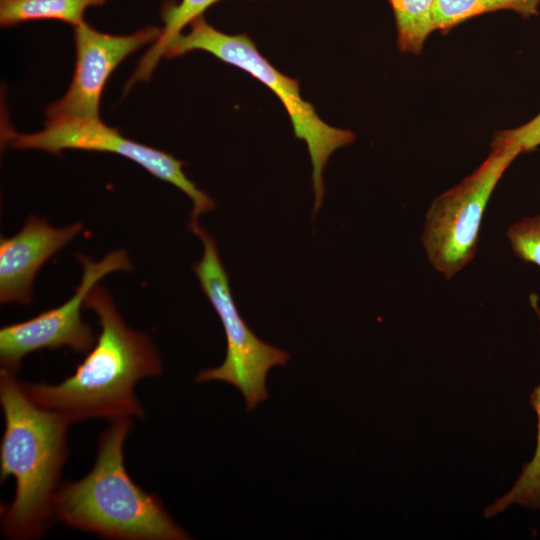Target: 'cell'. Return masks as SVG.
<instances>
[{"instance_id":"1","label":"cell","mask_w":540,"mask_h":540,"mask_svg":"<svg viewBox=\"0 0 540 540\" xmlns=\"http://www.w3.org/2000/svg\"><path fill=\"white\" fill-rule=\"evenodd\" d=\"M84 307L96 313L101 328L91 350L75 372L57 384L20 381L24 393L72 424L87 419L143 418L134 388L138 381L162 372L155 344L124 322L103 287L90 290Z\"/></svg>"},{"instance_id":"6","label":"cell","mask_w":540,"mask_h":540,"mask_svg":"<svg viewBox=\"0 0 540 540\" xmlns=\"http://www.w3.org/2000/svg\"><path fill=\"white\" fill-rule=\"evenodd\" d=\"M519 154L509 148H492L474 172L432 201L421 241L429 263L444 278L451 279L473 260L490 197Z\"/></svg>"},{"instance_id":"12","label":"cell","mask_w":540,"mask_h":540,"mask_svg":"<svg viewBox=\"0 0 540 540\" xmlns=\"http://www.w3.org/2000/svg\"><path fill=\"white\" fill-rule=\"evenodd\" d=\"M220 0H180L178 3H166L162 8L164 26L159 38L154 42L148 52L142 57L135 72L126 85V91L137 81H146L150 78L154 68L163 57L165 48L171 40L181 34L186 25Z\"/></svg>"},{"instance_id":"16","label":"cell","mask_w":540,"mask_h":540,"mask_svg":"<svg viewBox=\"0 0 540 540\" xmlns=\"http://www.w3.org/2000/svg\"><path fill=\"white\" fill-rule=\"evenodd\" d=\"M506 235L513 253L520 260L540 268V214L513 223Z\"/></svg>"},{"instance_id":"3","label":"cell","mask_w":540,"mask_h":540,"mask_svg":"<svg viewBox=\"0 0 540 540\" xmlns=\"http://www.w3.org/2000/svg\"><path fill=\"white\" fill-rule=\"evenodd\" d=\"M131 428V418L111 421L100 435L91 471L78 481L60 485L56 491L53 519L107 539H190L161 500L129 476L124 443Z\"/></svg>"},{"instance_id":"13","label":"cell","mask_w":540,"mask_h":540,"mask_svg":"<svg viewBox=\"0 0 540 540\" xmlns=\"http://www.w3.org/2000/svg\"><path fill=\"white\" fill-rule=\"evenodd\" d=\"M529 299L540 322L539 298L537 294L533 293ZM530 402L538 418L537 444L534 456L523 466L520 476L511 489L485 508L483 515L486 518L499 514L513 504L540 509V385L531 393Z\"/></svg>"},{"instance_id":"4","label":"cell","mask_w":540,"mask_h":540,"mask_svg":"<svg viewBox=\"0 0 540 540\" xmlns=\"http://www.w3.org/2000/svg\"><path fill=\"white\" fill-rule=\"evenodd\" d=\"M190 27L187 34L181 33L169 42L163 57L173 58L193 50L206 51L221 61L249 73L278 97L290 118L295 137L307 145L312 164L314 218L322 205L325 193L324 168L337 149L354 141L355 134L324 122L313 105L301 97L298 80L274 67L258 51L247 34L223 33L211 26L203 15L193 20Z\"/></svg>"},{"instance_id":"17","label":"cell","mask_w":540,"mask_h":540,"mask_svg":"<svg viewBox=\"0 0 540 540\" xmlns=\"http://www.w3.org/2000/svg\"><path fill=\"white\" fill-rule=\"evenodd\" d=\"M540 145V113L529 122L494 134L492 148L503 147L517 150L520 154Z\"/></svg>"},{"instance_id":"11","label":"cell","mask_w":540,"mask_h":540,"mask_svg":"<svg viewBox=\"0 0 540 540\" xmlns=\"http://www.w3.org/2000/svg\"><path fill=\"white\" fill-rule=\"evenodd\" d=\"M107 0H0V23L9 27L33 20H59L76 27L85 22L88 7Z\"/></svg>"},{"instance_id":"2","label":"cell","mask_w":540,"mask_h":540,"mask_svg":"<svg viewBox=\"0 0 540 540\" xmlns=\"http://www.w3.org/2000/svg\"><path fill=\"white\" fill-rule=\"evenodd\" d=\"M0 404V480L13 477L16 483L12 502L1 506L2 532L9 539H35L53 520L52 503L68 457L72 423L31 401L16 374L1 369Z\"/></svg>"},{"instance_id":"9","label":"cell","mask_w":540,"mask_h":540,"mask_svg":"<svg viewBox=\"0 0 540 540\" xmlns=\"http://www.w3.org/2000/svg\"><path fill=\"white\" fill-rule=\"evenodd\" d=\"M75 69L65 95L45 111L46 124L100 119L104 86L116 67L140 47L155 42L162 28L148 26L128 35L100 32L86 22L73 27Z\"/></svg>"},{"instance_id":"14","label":"cell","mask_w":540,"mask_h":540,"mask_svg":"<svg viewBox=\"0 0 540 540\" xmlns=\"http://www.w3.org/2000/svg\"><path fill=\"white\" fill-rule=\"evenodd\" d=\"M539 6L540 0H437L435 30L445 34L471 18L500 10H511L528 19L538 15Z\"/></svg>"},{"instance_id":"10","label":"cell","mask_w":540,"mask_h":540,"mask_svg":"<svg viewBox=\"0 0 540 540\" xmlns=\"http://www.w3.org/2000/svg\"><path fill=\"white\" fill-rule=\"evenodd\" d=\"M81 230L79 222L55 228L46 220L32 215L17 234L1 237V303L30 304L33 281L41 266Z\"/></svg>"},{"instance_id":"7","label":"cell","mask_w":540,"mask_h":540,"mask_svg":"<svg viewBox=\"0 0 540 540\" xmlns=\"http://www.w3.org/2000/svg\"><path fill=\"white\" fill-rule=\"evenodd\" d=\"M2 143L16 149H38L59 155L63 150L76 149L115 153L143 167L154 177L168 182L192 201L190 219L213 210L215 201L200 190L183 172V162L153 147L124 137L119 130L96 120H70L53 124L36 133H18L5 125Z\"/></svg>"},{"instance_id":"5","label":"cell","mask_w":540,"mask_h":540,"mask_svg":"<svg viewBox=\"0 0 540 540\" xmlns=\"http://www.w3.org/2000/svg\"><path fill=\"white\" fill-rule=\"evenodd\" d=\"M188 227L203 244L202 258L193 264V270L221 321L227 344L222 364L201 370L195 381L228 383L241 392L246 408L253 410L269 397L266 387L269 371L286 365L290 354L264 342L249 328L234 301L215 240L198 220H189Z\"/></svg>"},{"instance_id":"15","label":"cell","mask_w":540,"mask_h":540,"mask_svg":"<svg viewBox=\"0 0 540 540\" xmlns=\"http://www.w3.org/2000/svg\"><path fill=\"white\" fill-rule=\"evenodd\" d=\"M437 0H388L397 28L401 52L419 54L428 36L435 31Z\"/></svg>"},{"instance_id":"8","label":"cell","mask_w":540,"mask_h":540,"mask_svg":"<svg viewBox=\"0 0 540 540\" xmlns=\"http://www.w3.org/2000/svg\"><path fill=\"white\" fill-rule=\"evenodd\" d=\"M82 278L73 296L62 305L44 311L26 321L0 329L1 370L16 374L23 358L41 349L68 347L77 353H88L95 344L94 331L81 316V308L90 290L106 275L129 271L131 261L124 250L106 254L101 260L79 254Z\"/></svg>"}]
</instances>
